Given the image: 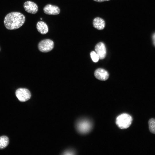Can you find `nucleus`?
I'll list each match as a JSON object with an SVG mask.
<instances>
[{
    "label": "nucleus",
    "mask_w": 155,
    "mask_h": 155,
    "mask_svg": "<svg viewBox=\"0 0 155 155\" xmlns=\"http://www.w3.org/2000/svg\"><path fill=\"white\" fill-rule=\"evenodd\" d=\"M23 7L25 10L29 13L34 14L38 11V8L37 5L30 1L25 2L24 3Z\"/></svg>",
    "instance_id": "obj_6"
},
{
    "label": "nucleus",
    "mask_w": 155,
    "mask_h": 155,
    "mask_svg": "<svg viewBox=\"0 0 155 155\" xmlns=\"http://www.w3.org/2000/svg\"><path fill=\"white\" fill-rule=\"evenodd\" d=\"M94 27L98 30L103 29L105 26V23L104 20L99 17L95 18L93 22Z\"/></svg>",
    "instance_id": "obj_10"
},
{
    "label": "nucleus",
    "mask_w": 155,
    "mask_h": 155,
    "mask_svg": "<svg viewBox=\"0 0 155 155\" xmlns=\"http://www.w3.org/2000/svg\"><path fill=\"white\" fill-rule=\"evenodd\" d=\"M73 154H74L73 153V152L70 151H66L65 152V153H64V154L65 155H72Z\"/></svg>",
    "instance_id": "obj_15"
},
{
    "label": "nucleus",
    "mask_w": 155,
    "mask_h": 155,
    "mask_svg": "<svg viewBox=\"0 0 155 155\" xmlns=\"http://www.w3.org/2000/svg\"><path fill=\"white\" fill-rule=\"evenodd\" d=\"M132 120V118L131 115L127 113H123L117 118L116 123L120 129H125L130 126Z\"/></svg>",
    "instance_id": "obj_2"
},
{
    "label": "nucleus",
    "mask_w": 155,
    "mask_h": 155,
    "mask_svg": "<svg viewBox=\"0 0 155 155\" xmlns=\"http://www.w3.org/2000/svg\"><path fill=\"white\" fill-rule=\"evenodd\" d=\"M43 11L45 14L50 15H57L60 11L58 6L51 4L46 5L43 8Z\"/></svg>",
    "instance_id": "obj_8"
},
{
    "label": "nucleus",
    "mask_w": 155,
    "mask_h": 155,
    "mask_svg": "<svg viewBox=\"0 0 155 155\" xmlns=\"http://www.w3.org/2000/svg\"><path fill=\"white\" fill-rule=\"evenodd\" d=\"M96 52L98 55L99 59H104L106 56V50L105 45L102 42H100L96 44L95 47Z\"/></svg>",
    "instance_id": "obj_7"
},
{
    "label": "nucleus",
    "mask_w": 155,
    "mask_h": 155,
    "mask_svg": "<svg viewBox=\"0 0 155 155\" xmlns=\"http://www.w3.org/2000/svg\"><path fill=\"white\" fill-rule=\"evenodd\" d=\"M38 31L42 34H46L48 32V27L47 24L43 21H39L36 24Z\"/></svg>",
    "instance_id": "obj_11"
},
{
    "label": "nucleus",
    "mask_w": 155,
    "mask_h": 155,
    "mask_svg": "<svg viewBox=\"0 0 155 155\" xmlns=\"http://www.w3.org/2000/svg\"><path fill=\"white\" fill-rule=\"evenodd\" d=\"M53 41L49 39H46L41 41L38 44V47L39 50L44 53L51 51L53 48Z\"/></svg>",
    "instance_id": "obj_5"
},
{
    "label": "nucleus",
    "mask_w": 155,
    "mask_h": 155,
    "mask_svg": "<svg viewBox=\"0 0 155 155\" xmlns=\"http://www.w3.org/2000/svg\"><path fill=\"white\" fill-rule=\"evenodd\" d=\"M90 55L91 57L93 62H97L98 61L99 59V57L95 52L92 51L90 53Z\"/></svg>",
    "instance_id": "obj_14"
},
{
    "label": "nucleus",
    "mask_w": 155,
    "mask_h": 155,
    "mask_svg": "<svg viewBox=\"0 0 155 155\" xmlns=\"http://www.w3.org/2000/svg\"><path fill=\"white\" fill-rule=\"evenodd\" d=\"M92 127V124L89 120L83 119L79 121L76 125L78 131L81 133L84 134L88 132Z\"/></svg>",
    "instance_id": "obj_3"
},
{
    "label": "nucleus",
    "mask_w": 155,
    "mask_h": 155,
    "mask_svg": "<svg viewBox=\"0 0 155 155\" xmlns=\"http://www.w3.org/2000/svg\"><path fill=\"white\" fill-rule=\"evenodd\" d=\"M152 39L153 44L155 46V33H154L152 35Z\"/></svg>",
    "instance_id": "obj_16"
},
{
    "label": "nucleus",
    "mask_w": 155,
    "mask_h": 155,
    "mask_svg": "<svg viewBox=\"0 0 155 155\" xmlns=\"http://www.w3.org/2000/svg\"></svg>",
    "instance_id": "obj_19"
},
{
    "label": "nucleus",
    "mask_w": 155,
    "mask_h": 155,
    "mask_svg": "<svg viewBox=\"0 0 155 155\" xmlns=\"http://www.w3.org/2000/svg\"><path fill=\"white\" fill-rule=\"evenodd\" d=\"M148 125L150 131L152 133L155 134V119H150L148 121Z\"/></svg>",
    "instance_id": "obj_13"
},
{
    "label": "nucleus",
    "mask_w": 155,
    "mask_h": 155,
    "mask_svg": "<svg viewBox=\"0 0 155 155\" xmlns=\"http://www.w3.org/2000/svg\"><path fill=\"white\" fill-rule=\"evenodd\" d=\"M94 74L96 78L101 81H105L107 80L109 77L108 72L104 69L98 68L95 71Z\"/></svg>",
    "instance_id": "obj_9"
},
{
    "label": "nucleus",
    "mask_w": 155,
    "mask_h": 155,
    "mask_svg": "<svg viewBox=\"0 0 155 155\" xmlns=\"http://www.w3.org/2000/svg\"><path fill=\"white\" fill-rule=\"evenodd\" d=\"M9 143V138L6 136L0 137V149H3L6 148Z\"/></svg>",
    "instance_id": "obj_12"
},
{
    "label": "nucleus",
    "mask_w": 155,
    "mask_h": 155,
    "mask_svg": "<svg viewBox=\"0 0 155 155\" xmlns=\"http://www.w3.org/2000/svg\"><path fill=\"white\" fill-rule=\"evenodd\" d=\"M40 19L42 20V18H40Z\"/></svg>",
    "instance_id": "obj_18"
},
{
    "label": "nucleus",
    "mask_w": 155,
    "mask_h": 155,
    "mask_svg": "<svg viewBox=\"0 0 155 155\" xmlns=\"http://www.w3.org/2000/svg\"><path fill=\"white\" fill-rule=\"evenodd\" d=\"M16 95L18 100L21 102H24L29 100L31 97L29 90L25 88H19L16 92Z\"/></svg>",
    "instance_id": "obj_4"
},
{
    "label": "nucleus",
    "mask_w": 155,
    "mask_h": 155,
    "mask_svg": "<svg viewBox=\"0 0 155 155\" xmlns=\"http://www.w3.org/2000/svg\"><path fill=\"white\" fill-rule=\"evenodd\" d=\"M93 0L96 2H103V1H108L110 0Z\"/></svg>",
    "instance_id": "obj_17"
},
{
    "label": "nucleus",
    "mask_w": 155,
    "mask_h": 155,
    "mask_svg": "<svg viewBox=\"0 0 155 155\" xmlns=\"http://www.w3.org/2000/svg\"><path fill=\"white\" fill-rule=\"evenodd\" d=\"M25 18L22 13L13 12L8 14L5 17L4 23L6 28L9 30L18 29L25 22Z\"/></svg>",
    "instance_id": "obj_1"
}]
</instances>
